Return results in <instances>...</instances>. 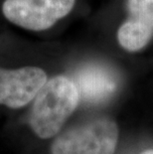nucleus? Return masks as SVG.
Instances as JSON below:
<instances>
[{"instance_id": "nucleus-5", "label": "nucleus", "mask_w": 153, "mask_h": 154, "mask_svg": "<svg viewBox=\"0 0 153 154\" xmlns=\"http://www.w3.org/2000/svg\"><path fill=\"white\" fill-rule=\"evenodd\" d=\"M80 94V99L96 103L112 96L116 88L112 73L97 65H89L81 69L73 80Z\"/></svg>"}, {"instance_id": "nucleus-3", "label": "nucleus", "mask_w": 153, "mask_h": 154, "mask_svg": "<svg viewBox=\"0 0 153 154\" xmlns=\"http://www.w3.org/2000/svg\"><path fill=\"white\" fill-rule=\"evenodd\" d=\"M76 0H5L2 13L13 24L31 31L51 28L72 11Z\"/></svg>"}, {"instance_id": "nucleus-2", "label": "nucleus", "mask_w": 153, "mask_h": 154, "mask_svg": "<svg viewBox=\"0 0 153 154\" xmlns=\"http://www.w3.org/2000/svg\"><path fill=\"white\" fill-rule=\"evenodd\" d=\"M118 139L116 123L100 117L60 134L52 144L51 154H115Z\"/></svg>"}, {"instance_id": "nucleus-7", "label": "nucleus", "mask_w": 153, "mask_h": 154, "mask_svg": "<svg viewBox=\"0 0 153 154\" xmlns=\"http://www.w3.org/2000/svg\"><path fill=\"white\" fill-rule=\"evenodd\" d=\"M127 6L133 18L153 28V0H128Z\"/></svg>"}, {"instance_id": "nucleus-8", "label": "nucleus", "mask_w": 153, "mask_h": 154, "mask_svg": "<svg viewBox=\"0 0 153 154\" xmlns=\"http://www.w3.org/2000/svg\"><path fill=\"white\" fill-rule=\"evenodd\" d=\"M142 154H153V149H149V150H146Z\"/></svg>"}, {"instance_id": "nucleus-6", "label": "nucleus", "mask_w": 153, "mask_h": 154, "mask_svg": "<svg viewBox=\"0 0 153 154\" xmlns=\"http://www.w3.org/2000/svg\"><path fill=\"white\" fill-rule=\"evenodd\" d=\"M152 34L153 28L151 26L132 17L120 26L118 39L122 48L135 52L145 47L150 41Z\"/></svg>"}, {"instance_id": "nucleus-4", "label": "nucleus", "mask_w": 153, "mask_h": 154, "mask_svg": "<svg viewBox=\"0 0 153 154\" xmlns=\"http://www.w3.org/2000/svg\"><path fill=\"white\" fill-rule=\"evenodd\" d=\"M47 80V74L38 67L0 69V104L20 109L34 100Z\"/></svg>"}, {"instance_id": "nucleus-1", "label": "nucleus", "mask_w": 153, "mask_h": 154, "mask_svg": "<svg viewBox=\"0 0 153 154\" xmlns=\"http://www.w3.org/2000/svg\"><path fill=\"white\" fill-rule=\"evenodd\" d=\"M79 101V91L70 78L57 76L47 80L34 97L28 119L32 130L43 139L57 135Z\"/></svg>"}]
</instances>
